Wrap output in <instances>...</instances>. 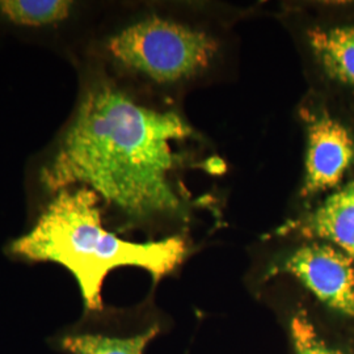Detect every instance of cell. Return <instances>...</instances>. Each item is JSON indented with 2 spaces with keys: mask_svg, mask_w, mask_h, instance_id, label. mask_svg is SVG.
<instances>
[{
  "mask_svg": "<svg viewBox=\"0 0 354 354\" xmlns=\"http://www.w3.org/2000/svg\"><path fill=\"white\" fill-rule=\"evenodd\" d=\"M73 8L70 0H0V15L12 24L48 26L66 20Z\"/></svg>",
  "mask_w": 354,
  "mask_h": 354,
  "instance_id": "obj_9",
  "label": "cell"
},
{
  "mask_svg": "<svg viewBox=\"0 0 354 354\" xmlns=\"http://www.w3.org/2000/svg\"><path fill=\"white\" fill-rule=\"evenodd\" d=\"M105 51L127 73L174 86L207 71L219 53V42L203 28L150 15L117 30L106 39Z\"/></svg>",
  "mask_w": 354,
  "mask_h": 354,
  "instance_id": "obj_3",
  "label": "cell"
},
{
  "mask_svg": "<svg viewBox=\"0 0 354 354\" xmlns=\"http://www.w3.org/2000/svg\"><path fill=\"white\" fill-rule=\"evenodd\" d=\"M290 332L297 354H342L340 351L330 348L317 335V329L304 311L294 315Z\"/></svg>",
  "mask_w": 354,
  "mask_h": 354,
  "instance_id": "obj_10",
  "label": "cell"
},
{
  "mask_svg": "<svg viewBox=\"0 0 354 354\" xmlns=\"http://www.w3.org/2000/svg\"><path fill=\"white\" fill-rule=\"evenodd\" d=\"M100 203L99 196L86 187L59 190L33 228L11 243L15 256L67 269L89 313L102 311V285L114 269L137 266L158 282L188 254V244L181 236L145 243L121 239L104 226Z\"/></svg>",
  "mask_w": 354,
  "mask_h": 354,
  "instance_id": "obj_2",
  "label": "cell"
},
{
  "mask_svg": "<svg viewBox=\"0 0 354 354\" xmlns=\"http://www.w3.org/2000/svg\"><path fill=\"white\" fill-rule=\"evenodd\" d=\"M190 136L178 114L147 106L99 77L84 89L39 180L53 194L86 187L133 222L183 218L187 207L175 181V146Z\"/></svg>",
  "mask_w": 354,
  "mask_h": 354,
  "instance_id": "obj_1",
  "label": "cell"
},
{
  "mask_svg": "<svg viewBox=\"0 0 354 354\" xmlns=\"http://www.w3.org/2000/svg\"><path fill=\"white\" fill-rule=\"evenodd\" d=\"M290 274L320 302L354 317V260L327 243H310L291 253L270 276Z\"/></svg>",
  "mask_w": 354,
  "mask_h": 354,
  "instance_id": "obj_4",
  "label": "cell"
},
{
  "mask_svg": "<svg viewBox=\"0 0 354 354\" xmlns=\"http://www.w3.org/2000/svg\"><path fill=\"white\" fill-rule=\"evenodd\" d=\"M159 330V326L153 324L142 333L129 337L100 333H68L61 339L59 345L68 354H143Z\"/></svg>",
  "mask_w": 354,
  "mask_h": 354,
  "instance_id": "obj_8",
  "label": "cell"
},
{
  "mask_svg": "<svg viewBox=\"0 0 354 354\" xmlns=\"http://www.w3.org/2000/svg\"><path fill=\"white\" fill-rule=\"evenodd\" d=\"M292 230L336 245L354 260V181L332 193Z\"/></svg>",
  "mask_w": 354,
  "mask_h": 354,
  "instance_id": "obj_6",
  "label": "cell"
},
{
  "mask_svg": "<svg viewBox=\"0 0 354 354\" xmlns=\"http://www.w3.org/2000/svg\"><path fill=\"white\" fill-rule=\"evenodd\" d=\"M307 41L326 74L354 86V26L311 28Z\"/></svg>",
  "mask_w": 354,
  "mask_h": 354,
  "instance_id": "obj_7",
  "label": "cell"
},
{
  "mask_svg": "<svg viewBox=\"0 0 354 354\" xmlns=\"http://www.w3.org/2000/svg\"><path fill=\"white\" fill-rule=\"evenodd\" d=\"M353 159L349 130L328 114L311 117L307 121L302 196L311 197L337 187Z\"/></svg>",
  "mask_w": 354,
  "mask_h": 354,
  "instance_id": "obj_5",
  "label": "cell"
}]
</instances>
